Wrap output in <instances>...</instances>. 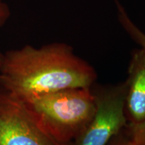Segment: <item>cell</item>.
Returning <instances> with one entry per match:
<instances>
[{
	"label": "cell",
	"mask_w": 145,
	"mask_h": 145,
	"mask_svg": "<svg viewBox=\"0 0 145 145\" xmlns=\"http://www.w3.org/2000/svg\"><path fill=\"white\" fill-rule=\"evenodd\" d=\"M10 16L9 6L3 0H0V27L4 26Z\"/></svg>",
	"instance_id": "cell-9"
},
{
	"label": "cell",
	"mask_w": 145,
	"mask_h": 145,
	"mask_svg": "<svg viewBox=\"0 0 145 145\" xmlns=\"http://www.w3.org/2000/svg\"><path fill=\"white\" fill-rule=\"evenodd\" d=\"M97 78L94 68L65 43L0 52V84L19 99L90 87Z\"/></svg>",
	"instance_id": "cell-1"
},
{
	"label": "cell",
	"mask_w": 145,
	"mask_h": 145,
	"mask_svg": "<svg viewBox=\"0 0 145 145\" xmlns=\"http://www.w3.org/2000/svg\"><path fill=\"white\" fill-rule=\"evenodd\" d=\"M117 9H118V16L119 20L121 24L122 27L124 28V30L136 43L140 44L141 48H145V34L139 29V27L135 25V24L131 20L129 16H127V12L125 11L124 8L119 4V3H116Z\"/></svg>",
	"instance_id": "cell-6"
},
{
	"label": "cell",
	"mask_w": 145,
	"mask_h": 145,
	"mask_svg": "<svg viewBox=\"0 0 145 145\" xmlns=\"http://www.w3.org/2000/svg\"><path fill=\"white\" fill-rule=\"evenodd\" d=\"M107 145H136L134 140L131 137L127 130L125 127L119 134L114 135L110 140Z\"/></svg>",
	"instance_id": "cell-8"
},
{
	"label": "cell",
	"mask_w": 145,
	"mask_h": 145,
	"mask_svg": "<svg viewBox=\"0 0 145 145\" xmlns=\"http://www.w3.org/2000/svg\"><path fill=\"white\" fill-rule=\"evenodd\" d=\"M136 145H137V144H136Z\"/></svg>",
	"instance_id": "cell-10"
},
{
	"label": "cell",
	"mask_w": 145,
	"mask_h": 145,
	"mask_svg": "<svg viewBox=\"0 0 145 145\" xmlns=\"http://www.w3.org/2000/svg\"><path fill=\"white\" fill-rule=\"evenodd\" d=\"M0 145H59L38 126L20 100L1 84Z\"/></svg>",
	"instance_id": "cell-4"
},
{
	"label": "cell",
	"mask_w": 145,
	"mask_h": 145,
	"mask_svg": "<svg viewBox=\"0 0 145 145\" xmlns=\"http://www.w3.org/2000/svg\"><path fill=\"white\" fill-rule=\"evenodd\" d=\"M90 89L94 96L95 111L72 145H107L128 123L125 114V82L116 85L95 82Z\"/></svg>",
	"instance_id": "cell-3"
},
{
	"label": "cell",
	"mask_w": 145,
	"mask_h": 145,
	"mask_svg": "<svg viewBox=\"0 0 145 145\" xmlns=\"http://www.w3.org/2000/svg\"><path fill=\"white\" fill-rule=\"evenodd\" d=\"M128 133L137 145H145V119L140 123H127Z\"/></svg>",
	"instance_id": "cell-7"
},
{
	"label": "cell",
	"mask_w": 145,
	"mask_h": 145,
	"mask_svg": "<svg viewBox=\"0 0 145 145\" xmlns=\"http://www.w3.org/2000/svg\"><path fill=\"white\" fill-rule=\"evenodd\" d=\"M125 114L128 123H140L145 119V48L131 54L128 77L125 81Z\"/></svg>",
	"instance_id": "cell-5"
},
{
	"label": "cell",
	"mask_w": 145,
	"mask_h": 145,
	"mask_svg": "<svg viewBox=\"0 0 145 145\" xmlns=\"http://www.w3.org/2000/svg\"><path fill=\"white\" fill-rule=\"evenodd\" d=\"M19 99L38 126L59 145H72L95 111L90 87L65 89Z\"/></svg>",
	"instance_id": "cell-2"
}]
</instances>
